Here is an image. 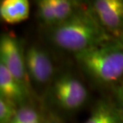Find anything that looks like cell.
Segmentation results:
<instances>
[{
    "mask_svg": "<svg viewBox=\"0 0 123 123\" xmlns=\"http://www.w3.org/2000/svg\"><path fill=\"white\" fill-rule=\"evenodd\" d=\"M51 43L74 55L115 39L100 25L87 5L55 27L47 30Z\"/></svg>",
    "mask_w": 123,
    "mask_h": 123,
    "instance_id": "obj_1",
    "label": "cell"
},
{
    "mask_svg": "<svg viewBox=\"0 0 123 123\" xmlns=\"http://www.w3.org/2000/svg\"><path fill=\"white\" fill-rule=\"evenodd\" d=\"M82 71L93 82L116 86L123 82V43L117 39L74 55Z\"/></svg>",
    "mask_w": 123,
    "mask_h": 123,
    "instance_id": "obj_2",
    "label": "cell"
},
{
    "mask_svg": "<svg viewBox=\"0 0 123 123\" xmlns=\"http://www.w3.org/2000/svg\"><path fill=\"white\" fill-rule=\"evenodd\" d=\"M89 100V91L83 82L70 72L62 73L45 91V101L50 107L65 114L81 110Z\"/></svg>",
    "mask_w": 123,
    "mask_h": 123,
    "instance_id": "obj_3",
    "label": "cell"
},
{
    "mask_svg": "<svg viewBox=\"0 0 123 123\" xmlns=\"http://www.w3.org/2000/svg\"><path fill=\"white\" fill-rule=\"evenodd\" d=\"M25 63L31 84L46 91L57 75L49 53L38 45H31L25 50Z\"/></svg>",
    "mask_w": 123,
    "mask_h": 123,
    "instance_id": "obj_4",
    "label": "cell"
},
{
    "mask_svg": "<svg viewBox=\"0 0 123 123\" xmlns=\"http://www.w3.org/2000/svg\"><path fill=\"white\" fill-rule=\"evenodd\" d=\"M0 63L17 79L32 90L26 70L25 50L23 42L16 35L3 33L0 38Z\"/></svg>",
    "mask_w": 123,
    "mask_h": 123,
    "instance_id": "obj_5",
    "label": "cell"
},
{
    "mask_svg": "<svg viewBox=\"0 0 123 123\" xmlns=\"http://www.w3.org/2000/svg\"><path fill=\"white\" fill-rule=\"evenodd\" d=\"M100 25L117 40L123 34V0H94L88 2Z\"/></svg>",
    "mask_w": 123,
    "mask_h": 123,
    "instance_id": "obj_6",
    "label": "cell"
},
{
    "mask_svg": "<svg viewBox=\"0 0 123 123\" xmlns=\"http://www.w3.org/2000/svg\"><path fill=\"white\" fill-rule=\"evenodd\" d=\"M83 5L72 0H38L36 1L37 18L49 30L68 20Z\"/></svg>",
    "mask_w": 123,
    "mask_h": 123,
    "instance_id": "obj_7",
    "label": "cell"
},
{
    "mask_svg": "<svg viewBox=\"0 0 123 123\" xmlns=\"http://www.w3.org/2000/svg\"><path fill=\"white\" fill-rule=\"evenodd\" d=\"M32 93L31 90L0 63V97L20 107L32 103Z\"/></svg>",
    "mask_w": 123,
    "mask_h": 123,
    "instance_id": "obj_8",
    "label": "cell"
},
{
    "mask_svg": "<svg viewBox=\"0 0 123 123\" xmlns=\"http://www.w3.org/2000/svg\"><path fill=\"white\" fill-rule=\"evenodd\" d=\"M83 123H123V115L115 102L103 99L98 102L90 116Z\"/></svg>",
    "mask_w": 123,
    "mask_h": 123,
    "instance_id": "obj_9",
    "label": "cell"
},
{
    "mask_svg": "<svg viewBox=\"0 0 123 123\" xmlns=\"http://www.w3.org/2000/svg\"><path fill=\"white\" fill-rule=\"evenodd\" d=\"M30 3L27 0H3L0 3V16L6 23L16 24L28 18Z\"/></svg>",
    "mask_w": 123,
    "mask_h": 123,
    "instance_id": "obj_10",
    "label": "cell"
},
{
    "mask_svg": "<svg viewBox=\"0 0 123 123\" xmlns=\"http://www.w3.org/2000/svg\"><path fill=\"white\" fill-rule=\"evenodd\" d=\"M45 114L33 103L18 108L15 116L10 123H43Z\"/></svg>",
    "mask_w": 123,
    "mask_h": 123,
    "instance_id": "obj_11",
    "label": "cell"
},
{
    "mask_svg": "<svg viewBox=\"0 0 123 123\" xmlns=\"http://www.w3.org/2000/svg\"><path fill=\"white\" fill-rule=\"evenodd\" d=\"M18 106L10 101L0 97V123H10L15 116Z\"/></svg>",
    "mask_w": 123,
    "mask_h": 123,
    "instance_id": "obj_12",
    "label": "cell"
},
{
    "mask_svg": "<svg viewBox=\"0 0 123 123\" xmlns=\"http://www.w3.org/2000/svg\"><path fill=\"white\" fill-rule=\"evenodd\" d=\"M115 104L123 115V82L114 87Z\"/></svg>",
    "mask_w": 123,
    "mask_h": 123,
    "instance_id": "obj_13",
    "label": "cell"
},
{
    "mask_svg": "<svg viewBox=\"0 0 123 123\" xmlns=\"http://www.w3.org/2000/svg\"><path fill=\"white\" fill-rule=\"evenodd\" d=\"M43 123H63L59 119H58L57 117H52V116H45V119H44Z\"/></svg>",
    "mask_w": 123,
    "mask_h": 123,
    "instance_id": "obj_14",
    "label": "cell"
},
{
    "mask_svg": "<svg viewBox=\"0 0 123 123\" xmlns=\"http://www.w3.org/2000/svg\"><path fill=\"white\" fill-rule=\"evenodd\" d=\"M120 41H121L122 43H123V34H122V38H121V40H120Z\"/></svg>",
    "mask_w": 123,
    "mask_h": 123,
    "instance_id": "obj_15",
    "label": "cell"
}]
</instances>
